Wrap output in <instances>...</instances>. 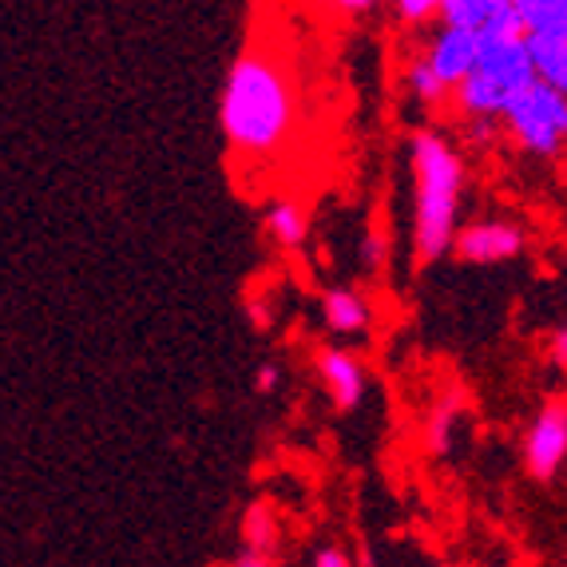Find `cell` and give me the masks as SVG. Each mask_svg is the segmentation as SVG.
Returning <instances> with one entry per match:
<instances>
[{"label": "cell", "mask_w": 567, "mask_h": 567, "mask_svg": "<svg viewBox=\"0 0 567 567\" xmlns=\"http://www.w3.org/2000/svg\"><path fill=\"white\" fill-rule=\"evenodd\" d=\"M218 120L230 152L246 163H270L290 147L298 127V92L278 52L262 44H246L238 52L218 100Z\"/></svg>", "instance_id": "1"}, {"label": "cell", "mask_w": 567, "mask_h": 567, "mask_svg": "<svg viewBox=\"0 0 567 567\" xmlns=\"http://www.w3.org/2000/svg\"><path fill=\"white\" fill-rule=\"evenodd\" d=\"M536 84L528 32L520 24L516 0H501V12L481 32V56H476L473 76L453 92V112L468 123H501L508 107Z\"/></svg>", "instance_id": "2"}, {"label": "cell", "mask_w": 567, "mask_h": 567, "mask_svg": "<svg viewBox=\"0 0 567 567\" xmlns=\"http://www.w3.org/2000/svg\"><path fill=\"white\" fill-rule=\"evenodd\" d=\"M413 159V250L421 262H436L456 246V215L464 195V159L441 132H416Z\"/></svg>", "instance_id": "3"}, {"label": "cell", "mask_w": 567, "mask_h": 567, "mask_svg": "<svg viewBox=\"0 0 567 567\" xmlns=\"http://www.w3.org/2000/svg\"><path fill=\"white\" fill-rule=\"evenodd\" d=\"M504 132L532 159H559L567 152V95L536 84L508 107Z\"/></svg>", "instance_id": "4"}, {"label": "cell", "mask_w": 567, "mask_h": 567, "mask_svg": "<svg viewBox=\"0 0 567 567\" xmlns=\"http://www.w3.org/2000/svg\"><path fill=\"white\" fill-rule=\"evenodd\" d=\"M567 461V401H548L524 433V468L536 481H551Z\"/></svg>", "instance_id": "5"}, {"label": "cell", "mask_w": 567, "mask_h": 567, "mask_svg": "<svg viewBox=\"0 0 567 567\" xmlns=\"http://www.w3.org/2000/svg\"><path fill=\"white\" fill-rule=\"evenodd\" d=\"M528 246L524 227L508 223V218H481V223H468L456 235V258L461 262H476V266H492V262H508Z\"/></svg>", "instance_id": "6"}, {"label": "cell", "mask_w": 567, "mask_h": 567, "mask_svg": "<svg viewBox=\"0 0 567 567\" xmlns=\"http://www.w3.org/2000/svg\"><path fill=\"white\" fill-rule=\"evenodd\" d=\"M421 56L429 60V68L436 72V80H441L449 92H456L464 80L473 76L476 56H481V32L445 29V24H441V29L433 32V40L425 44V52H421Z\"/></svg>", "instance_id": "7"}, {"label": "cell", "mask_w": 567, "mask_h": 567, "mask_svg": "<svg viewBox=\"0 0 567 567\" xmlns=\"http://www.w3.org/2000/svg\"><path fill=\"white\" fill-rule=\"evenodd\" d=\"M318 373L330 389L333 409L353 413L365 398V365L350 350H318Z\"/></svg>", "instance_id": "8"}, {"label": "cell", "mask_w": 567, "mask_h": 567, "mask_svg": "<svg viewBox=\"0 0 567 567\" xmlns=\"http://www.w3.org/2000/svg\"><path fill=\"white\" fill-rule=\"evenodd\" d=\"M322 318L333 333L350 338V333L369 330V322H373V306H369L358 290H350V286H333V290H326V298H322Z\"/></svg>", "instance_id": "9"}, {"label": "cell", "mask_w": 567, "mask_h": 567, "mask_svg": "<svg viewBox=\"0 0 567 567\" xmlns=\"http://www.w3.org/2000/svg\"><path fill=\"white\" fill-rule=\"evenodd\" d=\"M528 37L567 40V0H516Z\"/></svg>", "instance_id": "10"}, {"label": "cell", "mask_w": 567, "mask_h": 567, "mask_svg": "<svg viewBox=\"0 0 567 567\" xmlns=\"http://www.w3.org/2000/svg\"><path fill=\"white\" fill-rule=\"evenodd\" d=\"M528 52H532V68H536L539 84L567 95V40L528 37Z\"/></svg>", "instance_id": "11"}, {"label": "cell", "mask_w": 567, "mask_h": 567, "mask_svg": "<svg viewBox=\"0 0 567 567\" xmlns=\"http://www.w3.org/2000/svg\"><path fill=\"white\" fill-rule=\"evenodd\" d=\"M266 230H270V238H275L282 250H298V246L306 243V235H310V218H306L302 203L275 199L270 210H266Z\"/></svg>", "instance_id": "12"}, {"label": "cell", "mask_w": 567, "mask_h": 567, "mask_svg": "<svg viewBox=\"0 0 567 567\" xmlns=\"http://www.w3.org/2000/svg\"><path fill=\"white\" fill-rule=\"evenodd\" d=\"M501 12V0H441V24L445 29L484 32Z\"/></svg>", "instance_id": "13"}, {"label": "cell", "mask_w": 567, "mask_h": 567, "mask_svg": "<svg viewBox=\"0 0 567 567\" xmlns=\"http://www.w3.org/2000/svg\"><path fill=\"white\" fill-rule=\"evenodd\" d=\"M405 92L413 95L416 104H425V107H445V104H453V92H449L441 80H436V72L429 68V60L425 56H413L409 60V68H405Z\"/></svg>", "instance_id": "14"}, {"label": "cell", "mask_w": 567, "mask_h": 567, "mask_svg": "<svg viewBox=\"0 0 567 567\" xmlns=\"http://www.w3.org/2000/svg\"><path fill=\"white\" fill-rule=\"evenodd\" d=\"M243 536H246V548H255V551H266L270 556V548H275V539H278V516L270 504H250L243 516Z\"/></svg>", "instance_id": "15"}, {"label": "cell", "mask_w": 567, "mask_h": 567, "mask_svg": "<svg viewBox=\"0 0 567 567\" xmlns=\"http://www.w3.org/2000/svg\"><path fill=\"white\" fill-rule=\"evenodd\" d=\"M393 17H398L405 29H421V24L441 17V4H436V0H398V4H393Z\"/></svg>", "instance_id": "16"}, {"label": "cell", "mask_w": 567, "mask_h": 567, "mask_svg": "<svg viewBox=\"0 0 567 567\" xmlns=\"http://www.w3.org/2000/svg\"><path fill=\"white\" fill-rule=\"evenodd\" d=\"M449 433H453V405H441L433 413V421H429V449H433V453H445Z\"/></svg>", "instance_id": "17"}, {"label": "cell", "mask_w": 567, "mask_h": 567, "mask_svg": "<svg viewBox=\"0 0 567 567\" xmlns=\"http://www.w3.org/2000/svg\"><path fill=\"white\" fill-rule=\"evenodd\" d=\"M361 262H365V270H381V266H385V238L365 235V243H361Z\"/></svg>", "instance_id": "18"}, {"label": "cell", "mask_w": 567, "mask_h": 567, "mask_svg": "<svg viewBox=\"0 0 567 567\" xmlns=\"http://www.w3.org/2000/svg\"><path fill=\"white\" fill-rule=\"evenodd\" d=\"M230 567H275V559L266 556V551H255V548H243L235 559H230Z\"/></svg>", "instance_id": "19"}, {"label": "cell", "mask_w": 567, "mask_h": 567, "mask_svg": "<svg viewBox=\"0 0 567 567\" xmlns=\"http://www.w3.org/2000/svg\"><path fill=\"white\" fill-rule=\"evenodd\" d=\"M255 389H258V393H275V389H278V365H270V361H266V365H258Z\"/></svg>", "instance_id": "20"}, {"label": "cell", "mask_w": 567, "mask_h": 567, "mask_svg": "<svg viewBox=\"0 0 567 567\" xmlns=\"http://www.w3.org/2000/svg\"><path fill=\"white\" fill-rule=\"evenodd\" d=\"M318 567H353V564L341 548H322L318 551Z\"/></svg>", "instance_id": "21"}, {"label": "cell", "mask_w": 567, "mask_h": 567, "mask_svg": "<svg viewBox=\"0 0 567 567\" xmlns=\"http://www.w3.org/2000/svg\"><path fill=\"white\" fill-rule=\"evenodd\" d=\"M551 361L567 369V326L564 330H556V338H551Z\"/></svg>", "instance_id": "22"}]
</instances>
